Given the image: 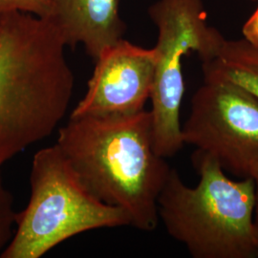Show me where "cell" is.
Returning a JSON list of instances; mask_svg holds the SVG:
<instances>
[{
	"mask_svg": "<svg viewBox=\"0 0 258 258\" xmlns=\"http://www.w3.org/2000/svg\"><path fill=\"white\" fill-rule=\"evenodd\" d=\"M66 47L49 18L22 12L0 18V168L64 118L75 86Z\"/></svg>",
	"mask_w": 258,
	"mask_h": 258,
	"instance_id": "obj_1",
	"label": "cell"
},
{
	"mask_svg": "<svg viewBox=\"0 0 258 258\" xmlns=\"http://www.w3.org/2000/svg\"><path fill=\"white\" fill-rule=\"evenodd\" d=\"M55 145L96 198L122 210L133 228L156 229L158 199L171 167L154 148L150 111L70 118Z\"/></svg>",
	"mask_w": 258,
	"mask_h": 258,
	"instance_id": "obj_2",
	"label": "cell"
},
{
	"mask_svg": "<svg viewBox=\"0 0 258 258\" xmlns=\"http://www.w3.org/2000/svg\"><path fill=\"white\" fill-rule=\"evenodd\" d=\"M191 160L197 185L184 184L171 168L158 199L159 219L167 233L194 258L258 256L254 179H230L214 157L199 149Z\"/></svg>",
	"mask_w": 258,
	"mask_h": 258,
	"instance_id": "obj_3",
	"label": "cell"
},
{
	"mask_svg": "<svg viewBox=\"0 0 258 258\" xmlns=\"http://www.w3.org/2000/svg\"><path fill=\"white\" fill-rule=\"evenodd\" d=\"M204 79L235 83L258 100V48L244 38H225L216 55L202 62Z\"/></svg>",
	"mask_w": 258,
	"mask_h": 258,
	"instance_id": "obj_9",
	"label": "cell"
},
{
	"mask_svg": "<svg viewBox=\"0 0 258 258\" xmlns=\"http://www.w3.org/2000/svg\"><path fill=\"white\" fill-rule=\"evenodd\" d=\"M120 0H52L54 21L66 46L82 44L96 59L123 38L126 25L120 15Z\"/></svg>",
	"mask_w": 258,
	"mask_h": 258,
	"instance_id": "obj_8",
	"label": "cell"
},
{
	"mask_svg": "<svg viewBox=\"0 0 258 258\" xmlns=\"http://www.w3.org/2000/svg\"><path fill=\"white\" fill-rule=\"evenodd\" d=\"M249 1H252V2H255V1H258V0H249Z\"/></svg>",
	"mask_w": 258,
	"mask_h": 258,
	"instance_id": "obj_14",
	"label": "cell"
},
{
	"mask_svg": "<svg viewBox=\"0 0 258 258\" xmlns=\"http://www.w3.org/2000/svg\"><path fill=\"white\" fill-rule=\"evenodd\" d=\"M15 12L50 18L53 13L52 0H0V18Z\"/></svg>",
	"mask_w": 258,
	"mask_h": 258,
	"instance_id": "obj_11",
	"label": "cell"
},
{
	"mask_svg": "<svg viewBox=\"0 0 258 258\" xmlns=\"http://www.w3.org/2000/svg\"><path fill=\"white\" fill-rule=\"evenodd\" d=\"M158 30L155 72L150 98L154 148L175 156L184 146L180 111L184 97L182 61L196 52L201 61L216 55L225 37L209 25L202 0H158L148 9Z\"/></svg>",
	"mask_w": 258,
	"mask_h": 258,
	"instance_id": "obj_5",
	"label": "cell"
},
{
	"mask_svg": "<svg viewBox=\"0 0 258 258\" xmlns=\"http://www.w3.org/2000/svg\"><path fill=\"white\" fill-rule=\"evenodd\" d=\"M157 55L125 39L105 49L96 60L84 97L70 118L122 117L145 110L152 89Z\"/></svg>",
	"mask_w": 258,
	"mask_h": 258,
	"instance_id": "obj_7",
	"label": "cell"
},
{
	"mask_svg": "<svg viewBox=\"0 0 258 258\" xmlns=\"http://www.w3.org/2000/svg\"><path fill=\"white\" fill-rule=\"evenodd\" d=\"M250 177H252L254 179V182H255L256 200H255V209H254V229H255V236H256L258 247V166L252 169Z\"/></svg>",
	"mask_w": 258,
	"mask_h": 258,
	"instance_id": "obj_13",
	"label": "cell"
},
{
	"mask_svg": "<svg viewBox=\"0 0 258 258\" xmlns=\"http://www.w3.org/2000/svg\"><path fill=\"white\" fill-rule=\"evenodd\" d=\"M242 35L248 43L258 48V7L243 25Z\"/></svg>",
	"mask_w": 258,
	"mask_h": 258,
	"instance_id": "obj_12",
	"label": "cell"
},
{
	"mask_svg": "<svg viewBox=\"0 0 258 258\" xmlns=\"http://www.w3.org/2000/svg\"><path fill=\"white\" fill-rule=\"evenodd\" d=\"M17 214L14 209L13 194L3 183L0 168V250H3L14 236L16 230Z\"/></svg>",
	"mask_w": 258,
	"mask_h": 258,
	"instance_id": "obj_10",
	"label": "cell"
},
{
	"mask_svg": "<svg viewBox=\"0 0 258 258\" xmlns=\"http://www.w3.org/2000/svg\"><path fill=\"white\" fill-rule=\"evenodd\" d=\"M184 145L214 157L226 172L250 177L258 166V100L235 83L204 79L182 125Z\"/></svg>",
	"mask_w": 258,
	"mask_h": 258,
	"instance_id": "obj_6",
	"label": "cell"
},
{
	"mask_svg": "<svg viewBox=\"0 0 258 258\" xmlns=\"http://www.w3.org/2000/svg\"><path fill=\"white\" fill-rule=\"evenodd\" d=\"M27 207L0 258H39L85 231L130 226L126 213L102 203L81 182L56 145L35 154Z\"/></svg>",
	"mask_w": 258,
	"mask_h": 258,
	"instance_id": "obj_4",
	"label": "cell"
}]
</instances>
